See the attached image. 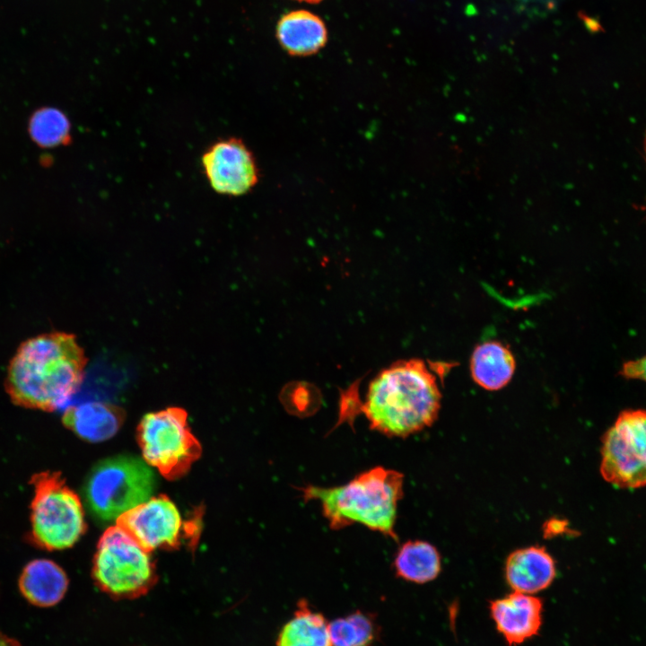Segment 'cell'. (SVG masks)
<instances>
[{"label":"cell","instance_id":"2e32d148","mask_svg":"<svg viewBox=\"0 0 646 646\" xmlns=\"http://www.w3.org/2000/svg\"><path fill=\"white\" fill-rule=\"evenodd\" d=\"M276 37L284 50L292 56H309L321 49L327 40L323 21L314 13L293 11L278 22Z\"/></svg>","mask_w":646,"mask_h":646},{"label":"cell","instance_id":"9a60e30c","mask_svg":"<svg viewBox=\"0 0 646 646\" xmlns=\"http://www.w3.org/2000/svg\"><path fill=\"white\" fill-rule=\"evenodd\" d=\"M122 411L117 406L98 401L84 402L67 408L64 424L80 438L100 442L113 437L123 423Z\"/></svg>","mask_w":646,"mask_h":646},{"label":"cell","instance_id":"7402d4cb","mask_svg":"<svg viewBox=\"0 0 646 646\" xmlns=\"http://www.w3.org/2000/svg\"><path fill=\"white\" fill-rule=\"evenodd\" d=\"M620 373L626 379L640 380L646 382V355L626 362Z\"/></svg>","mask_w":646,"mask_h":646},{"label":"cell","instance_id":"44dd1931","mask_svg":"<svg viewBox=\"0 0 646 646\" xmlns=\"http://www.w3.org/2000/svg\"><path fill=\"white\" fill-rule=\"evenodd\" d=\"M292 388L286 389L285 395H283L285 408L299 415L315 412L319 403L316 389L302 384Z\"/></svg>","mask_w":646,"mask_h":646},{"label":"cell","instance_id":"5b68a950","mask_svg":"<svg viewBox=\"0 0 646 646\" xmlns=\"http://www.w3.org/2000/svg\"><path fill=\"white\" fill-rule=\"evenodd\" d=\"M30 483L34 490L31 503V540L48 551L74 546L86 529L78 495L56 471L37 473Z\"/></svg>","mask_w":646,"mask_h":646},{"label":"cell","instance_id":"8992f818","mask_svg":"<svg viewBox=\"0 0 646 646\" xmlns=\"http://www.w3.org/2000/svg\"><path fill=\"white\" fill-rule=\"evenodd\" d=\"M92 577L102 591L116 599L144 596L157 581L150 553L117 525L99 540Z\"/></svg>","mask_w":646,"mask_h":646},{"label":"cell","instance_id":"603a6c76","mask_svg":"<svg viewBox=\"0 0 646 646\" xmlns=\"http://www.w3.org/2000/svg\"><path fill=\"white\" fill-rule=\"evenodd\" d=\"M0 646H22V644L0 631Z\"/></svg>","mask_w":646,"mask_h":646},{"label":"cell","instance_id":"7c38bea8","mask_svg":"<svg viewBox=\"0 0 646 646\" xmlns=\"http://www.w3.org/2000/svg\"><path fill=\"white\" fill-rule=\"evenodd\" d=\"M556 573L550 554L540 546H528L509 554L505 578L513 591L535 594L548 588Z\"/></svg>","mask_w":646,"mask_h":646},{"label":"cell","instance_id":"ffe728a7","mask_svg":"<svg viewBox=\"0 0 646 646\" xmlns=\"http://www.w3.org/2000/svg\"><path fill=\"white\" fill-rule=\"evenodd\" d=\"M70 122L67 117L55 108L37 110L30 120L31 138L40 146L54 147L70 139Z\"/></svg>","mask_w":646,"mask_h":646},{"label":"cell","instance_id":"3957f363","mask_svg":"<svg viewBox=\"0 0 646 646\" xmlns=\"http://www.w3.org/2000/svg\"><path fill=\"white\" fill-rule=\"evenodd\" d=\"M404 476L376 467L335 487L298 488L305 502L316 500L330 528L338 530L359 523L397 541L395 532L397 503L403 497Z\"/></svg>","mask_w":646,"mask_h":646},{"label":"cell","instance_id":"ba28073f","mask_svg":"<svg viewBox=\"0 0 646 646\" xmlns=\"http://www.w3.org/2000/svg\"><path fill=\"white\" fill-rule=\"evenodd\" d=\"M600 472L621 488L646 485V410L624 411L605 433Z\"/></svg>","mask_w":646,"mask_h":646},{"label":"cell","instance_id":"ac0fdd59","mask_svg":"<svg viewBox=\"0 0 646 646\" xmlns=\"http://www.w3.org/2000/svg\"><path fill=\"white\" fill-rule=\"evenodd\" d=\"M395 573L406 581L423 584L439 575L441 564L438 550L422 540L406 541L394 559Z\"/></svg>","mask_w":646,"mask_h":646},{"label":"cell","instance_id":"277c9868","mask_svg":"<svg viewBox=\"0 0 646 646\" xmlns=\"http://www.w3.org/2000/svg\"><path fill=\"white\" fill-rule=\"evenodd\" d=\"M155 487L154 473L146 462L135 456L118 455L92 468L83 493L90 512L108 521L150 499Z\"/></svg>","mask_w":646,"mask_h":646},{"label":"cell","instance_id":"52a82bcc","mask_svg":"<svg viewBox=\"0 0 646 646\" xmlns=\"http://www.w3.org/2000/svg\"><path fill=\"white\" fill-rule=\"evenodd\" d=\"M137 441L144 461L169 480L189 470L201 455V445L188 423V415L170 407L145 415L137 427Z\"/></svg>","mask_w":646,"mask_h":646},{"label":"cell","instance_id":"6da1fadb","mask_svg":"<svg viewBox=\"0 0 646 646\" xmlns=\"http://www.w3.org/2000/svg\"><path fill=\"white\" fill-rule=\"evenodd\" d=\"M86 359L73 335L53 332L23 342L10 362L6 391L20 406L43 411L61 407L76 393Z\"/></svg>","mask_w":646,"mask_h":646},{"label":"cell","instance_id":"5bb4252c","mask_svg":"<svg viewBox=\"0 0 646 646\" xmlns=\"http://www.w3.org/2000/svg\"><path fill=\"white\" fill-rule=\"evenodd\" d=\"M470 375L484 389L496 391L511 380L516 360L510 347L498 340L477 345L470 356Z\"/></svg>","mask_w":646,"mask_h":646},{"label":"cell","instance_id":"e0dca14e","mask_svg":"<svg viewBox=\"0 0 646 646\" xmlns=\"http://www.w3.org/2000/svg\"><path fill=\"white\" fill-rule=\"evenodd\" d=\"M276 646H332L329 623L301 599L280 630Z\"/></svg>","mask_w":646,"mask_h":646},{"label":"cell","instance_id":"4fadbf2b","mask_svg":"<svg viewBox=\"0 0 646 646\" xmlns=\"http://www.w3.org/2000/svg\"><path fill=\"white\" fill-rule=\"evenodd\" d=\"M19 589L31 604L48 607L57 604L68 588L65 571L48 559H35L22 569L19 578Z\"/></svg>","mask_w":646,"mask_h":646},{"label":"cell","instance_id":"30bf717a","mask_svg":"<svg viewBox=\"0 0 646 646\" xmlns=\"http://www.w3.org/2000/svg\"><path fill=\"white\" fill-rule=\"evenodd\" d=\"M201 163L210 187L221 195H245L259 179L253 153L236 137L214 142L203 153Z\"/></svg>","mask_w":646,"mask_h":646},{"label":"cell","instance_id":"cb8c5ba5","mask_svg":"<svg viewBox=\"0 0 646 646\" xmlns=\"http://www.w3.org/2000/svg\"><path fill=\"white\" fill-rule=\"evenodd\" d=\"M298 1L307 2V3H318V2H320V1H322V0H298Z\"/></svg>","mask_w":646,"mask_h":646},{"label":"cell","instance_id":"9c48e42d","mask_svg":"<svg viewBox=\"0 0 646 646\" xmlns=\"http://www.w3.org/2000/svg\"><path fill=\"white\" fill-rule=\"evenodd\" d=\"M116 522L149 553L157 548H178L187 533L193 531L166 495L148 499L120 515Z\"/></svg>","mask_w":646,"mask_h":646},{"label":"cell","instance_id":"d6986e66","mask_svg":"<svg viewBox=\"0 0 646 646\" xmlns=\"http://www.w3.org/2000/svg\"><path fill=\"white\" fill-rule=\"evenodd\" d=\"M332 646H378L380 626L375 618L355 611L329 623Z\"/></svg>","mask_w":646,"mask_h":646},{"label":"cell","instance_id":"8fae6325","mask_svg":"<svg viewBox=\"0 0 646 646\" xmlns=\"http://www.w3.org/2000/svg\"><path fill=\"white\" fill-rule=\"evenodd\" d=\"M490 615L509 646L537 635L542 626L543 602L531 594L513 591L490 602Z\"/></svg>","mask_w":646,"mask_h":646},{"label":"cell","instance_id":"7a4b0ae2","mask_svg":"<svg viewBox=\"0 0 646 646\" xmlns=\"http://www.w3.org/2000/svg\"><path fill=\"white\" fill-rule=\"evenodd\" d=\"M441 405L435 372L423 360L413 358L399 360L375 376L356 415L363 414L373 431L406 438L431 426Z\"/></svg>","mask_w":646,"mask_h":646}]
</instances>
